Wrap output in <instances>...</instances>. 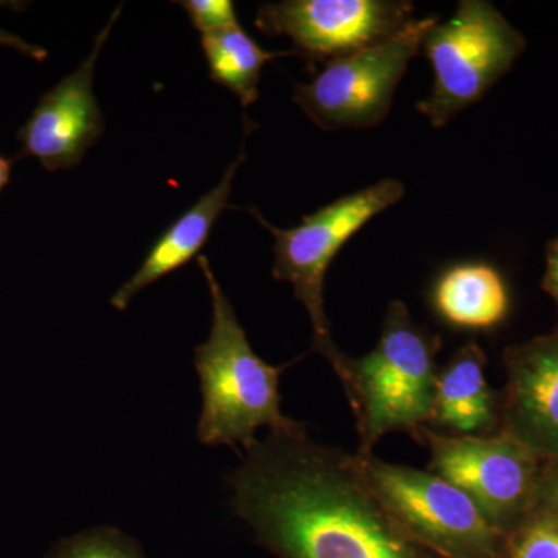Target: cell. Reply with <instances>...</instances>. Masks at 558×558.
<instances>
[{"label":"cell","instance_id":"ac0fdd59","mask_svg":"<svg viewBox=\"0 0 558 558\" xmlns=\"http://www.w3.org/2000/svg\"><path fill=\"white\" fill-rule=\"evenodd\" d=\"M178 3L186 11L191 24L202 36L240 25L236 9L230 0H186Z\"/></svg>","mask_w":558,"mask_h":558},{"label":"cell","instance_id":"52a82bcc","mask_svg":"<svg viewBox=\"0 0 558 558\" xmlns=\"http://www.w3.org/2000/svg\"><path fill=\"white\" fill-rule=\"evenodd\" d=\"M417 442L429 451L428 470L449 481L509 537L537 509L545 461L515 439L492 435H446L425 427Z\"/></svg>","mask_w":558,"mask_h":558},{"label":"cell","instance_id":"2e32d148","mask_svg":"<svg viewBox=\"0 0 558 558\" xmlns=\"http://www.w3.org/2000/svg\"><path fill=\"white\" fill-rule=\"evenodd\" d=\"M46 558H146L137 539L117 527L86 529L51 546Z\"/></svg>","mask_w":558,"mask_h":558},{"label":"cell","instance_id":"d6986e66","mask_svg":"<svg viewBox=\"0 0 558 558\" xmlns=\"http://www.w3.org/2000/svg\"><path fill=\"white\" fill-rule=\"evenodd\" d=\"M537 508L558 519V461H545L543 464Z\"/></svg>","mask_w":558,"mask_h":558},{"label":"cell","instance_id":"3957f363","mask_svg":"<svg viewBox=\"0 0 558 558\" xmlns=\"http://www.w3.org/2000/svg\"><path fill=\"white\" fill-rule=\"evenodd\" d=\"M440 337L422 329L402 301H391L376 348L348 360L347 398L357 422L359 449L373 454L389 433L418 439L435 405Z\"/></svg>","mask_w":558,"mask_h":558},{"label":"cell","instance_id":"6da1fadb","mask_svg":"<svg viewBox=\"0 0 558 558\" xmlns=\"http://www.w3.org/2000/svg\"><path fill=\"white\" fill-rule=\"evenodd\" d=\"M230 476L231 506L275 558H442L411 538L360 472L354 453L269 432Z\"/></svg>","mask_w":558,"mask_h":558},{"label":"cell","instance_id":"277c9868","mask_svg":"<svg viewBox=\"0 0 558 558\" xmlns=\"http://www.w3.org/2000/svg\"><path fill=\"white\" fill-rule=\"evenodd\" d=\"M403 196L405 186L402 182L384 179L304 216L299 227L288 230L270 226L256 209H252L255 218L270 231L275 240L271 274L277 281L289 282L296 300L306 307L314 333L312 348L328 360L344 395L349 387V357L330 336L325 310L326 274L341 247L369 220L398 204Z\"/></svg>","mask_w":558,"mask_h":558},{"label":"cell","instance_id":"5bb4252c","mask_svg":"<svg viewBox=\"0 0 558 558\" xmlns=\"http://www.w3.org/2000/svg\"><path fill=\"white\" fill-rule=\"evenodd\" d=\"M433 306L454 328L484 330L508 315L505 279L487 264H459L444 271L433 289Z\"/></svg>","mask_w":558,"mask_h":558},{"label":"cell","instance_id":"7a4b0ae2","mask_svg":"<svg viewBox=\"0 0 558 558\" xmlns=\"http://www.w3.org/2000/svg\"><path fill=\"white\" fill-rule=\"evenodd\" d=\"M197 264L207 281L213 310L208 339L194 349L202 391L201 444L245 450L258 440L260 427L270 432L303 427L281 411L279 377L290 365H269L253 351L209 260L199 255Z\"/></svg>","mask_w":558,"mask_h":558},{"label":"cell","instance_id":"ffe728a7","mask_svg":"<svg viewBox=\"0 0 558 558\" xmlns=\"http://www.w3.org/2000/svg\"><path fill=\"white\" fill-rule=\"evenodd\" d=\"M542 288L558 307V236L549 241L546 247V270Z\"/></svg>","mask_w":558,"mask_h":558},{"label":"cell","instance_id":"7402d4cb","mask_svg":"<svg viewBox=\"0 0 558 558\" xmlns=\"http://www.w3.org/2000/svg\"><path fill=\"white\" fill-rule=\"evenodd\" d=\"M11 167H13V160L7 159L0 154V191L10 183Z\"/></svg>","mask_w":558,"mask_h":558},{"label":"cell","instance_id":"7c38bea8","mask_svg":"<svg viewBox=\"0 0 558 558\" xmlns=\"http://www.w3.org/2000/svg\"><path fill=\"white\" fill-rule=\"evenodd\" d=\"M244 160L245 153L244 145H242L240 157L227 168L218 185L205 193L189 211L183 213L161 233L159 240L154 242L138 270L110 299V304L117 311H126L131 301L142 290L149 288L154 282L160 281L161 278L168 277L172 271L179 270L191 259L199 256L201 250L207 244L216 220L227 207L238 168Z\"/></svg>","mask_w":558,"mask_h":558},{"label":"cell","instance_id":"4fadbf2b","mask_svg":"<svg viewBox=\"0 0 558 558\" xmlns=\"http://www.w3.org/2000/svg\"><path fill=\"white\" fill-rule=\"evenodd\" d=\"M487 357L478 343L469 341L439 371L429 425L449 435H492L499 422V398L486 377Z\"/></svg>","mask_w":558,"mask_h":558},{"label":"cell","instance_id":"9c48e42d","mask_svg":"<svg viewBox=\"0 0 558 558\" xmlns=\"http://www.w3.org/2000/svg\"><path fill=\"white\" fill-rule=\"evenodd\" d=\"M413 11L409 0H282L260 7L255 25L326 64L391 38L414 20Z\"/></svg>","mask_w":558,"mask_h":558},{"label":"cell","instance_id":"e0dca14e","mask_svg":"<svg viewBox=\"0 0 558 558\" xmlns=\"http://www.w3.org/2000/svg\"><path fill=\"white\" fill-rule=\"evenodd\" d=\"M508 558H558V519L535 509L508 537Z\"/></svg>","mask_w":558,"mask_h":558},{"label":"cell","instance_id":"8fae6325","mask_svg":"<svg viewBox=\"0 0 558 558\" xmlns=\"http://www.w3.org/2000/svg\"><path fill=\"white\" fill-rule=\"evenodd\" d=\"M498 432L543 461H558V326L505 351Z\"/></svg>","mask_w":558,"mask_h":558},{"label":"cell","instance_id":"5b68a950","mask_svg":"<svg viewBox=\"0 0 558 558\" xmlns=\"http://www.w3.org/2000/svg\"><path fill=\"white\" fill-rule=\"evenodd\" d=\"M526 49V39L486 0H462L447 22H436L422 50L433 87L417 110L435 130L480 101Z\"/></svg>","mask_w":558,"mask_h":558},{"label":"cell","instance_id":"44dd1931","mask_svg":"<svg viewBox=\"0 0 558 558\" xmlns=\"http://www.w3.org/2000/svg\"><path fill=\"white\" fill-rule=\"evenodd\" d=\"M0 46L21 51L25 57L39 62L46 61L47 57H49V53H47V50H44L43 47L27 43V40L21 39L20 36L5 31H0Z\"/></svg>","mask_w":558,"mask_h":558},{"label":"cell","instance_id":"30bf717a","mask_svg":"<svg viewBox=\"0 0 558 558\" xmlns=\"http://www.w3.org/2000/svg\"><path fill=\"white\" fill-rule=\"evenodd\" d=\"M121 10L123 5L113 11L80 68L43 95L17 132V157H35L47 171L72 170L101 138L105 119L94 94L95 68Z\"/></svg>","mask_w":558,"mask_h":558},{"label":"cell","instance_id":"ba28073f","mask_svg":"<svg viewBox=\"0 0 558 558\" xmlns=\"http://www.w3.org/2000/svg\"><path fill=\"white\" fill-rule=\"evenodd\" d=\"M438 21L413 20L384 43L326 62L310 83L296 84L293 101L322 130L377 126L387 119L400 80Z\"/></svg>","mask_w":558,"mask_h":558},{"label":"cell","instance_id":"9a60e30c","mask_svg":"<svg viewBox=\"0 0 558 558\" xmlns=\"http://www.w3.org/2000/svg\"><path fill=\"white\" fill-rule=\"evenodd\" d=\"M202 49L211 80L236 95L242 108H250L259 100L264 65L275 58L293 54V51L264 50L252 36L242 31L241 25L202 36Z\"/></svg>","mask_w":558,"mask_h":558},{"label":"cell","instance_id":"8992f818","mask_svg":"<svg viewBox=\"0 0 558 558\" xmlns=\"http://www.w3.org/2000/svg\"><path fill=\"white\" fill-rule=\"evenodd\" d=\"M354 457L389 515L425 548L442 558H508V537L449 481L374 453Z\"/></svg>","mask_w":558,"mask_h":558}]
</instances>
